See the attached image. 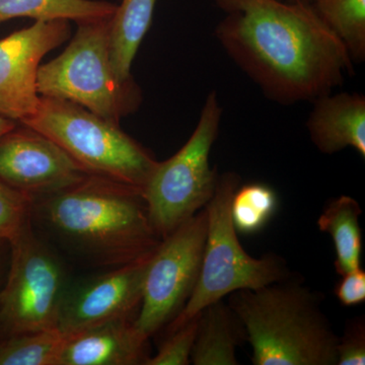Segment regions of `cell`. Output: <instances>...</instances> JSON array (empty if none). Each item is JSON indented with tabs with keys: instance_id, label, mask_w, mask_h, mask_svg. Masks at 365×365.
<instances>
[{
	"instance_id": "1",
	"label": "cell",
	"mask_w": 365,
	"mask_h": 365,
	"mask_svg": "<svg viewBox=\"0 0 365 365\" xmlns=\"http://www.w3.org/2000/svg\"><path fill=\"white\" fill-rule=\"evenodd\" d=\"M218 44L266 98L314 102L353 74L345 46L304 0H215Z\"/></svg>"
},
{
	"instance_id": "2",
	"label": "cell",
	"mask_w": 365,
	"mask_h": 365,
	"mask_svg": "<svg viewBox=\"0 0 365 365\" xmlns=\"http://www.w3.org/2000/svg\"><path fill=\"white\" fill-rule=\"evenodd\" d=\"M31 217L72 253L101 267L145 258L162 240L143 190L95 175L34 197Z\"/></svg>"
},
{
	"instance_id": "3",
	"label": "cell",
	"mask_w": 365,
	"mask_h": 365,
	"mask_svg": "<svg viewBox=\"0 0 365 365\" xmlns=\"http://www.w3.org/2000/svg\"><path fill=\"white\" fill-rule=\"evenodd\" d=\"M254 365H337L338 337L321 297L290 276L258 289L230 294Z\"/></svg>"
},
{
	"instance_id": "4",
	"label": "cell",
	"mask_w": 365,
	"mask_h": 365,
	"mask_svg": "<svg viewBox=\"0 0 365 365\" xmlns=\"http://www.w3.org/2000/svg\"><path fill=\"white\" fill-rule=\"evenodd\" d=\"M20 124L39 132L91 175L143 189L158 160L120 128L78 104L42 97Z\"/></svg>"
},
{
	"instance_id": "5",
	"label": "cell",
	"mask_w": 365,
	"mask_h": 365,
	"mask_svg": "<svg viewBox=\"0 0 365 365\" xmlns=\"http://www.w3.org/2000/svg\"><path fill=\"white\" fill-rule=\"evenodd\" d=\"M241 184V177L234 172L218 177L215 194L204 207L207 237L198 281L187 304L168 325V332L237 290L258 289L292 276L287 262L278 255L255 258L242 248L230 212L232 196Z\"/></svg>"
},
{
	"instance_id": "6",
	"label": "cell",
	"mask_w": 365,
	"mask_h": 365,
	"mask_svg": "<svg viewBox=\"0 0 365 365\" xmlns=\"http://www.w3.org/2000/svg\"><path fill=\"white\" fill-rule=\"evenodd\" d=\"M111 19L78 24L66 49L40 66L37 88L42 97L69 101L119 125L140 105L141 91L135 81H120L113 69Z\"/></svg>"
},
{
	"instance_id": "7",
	"label": "cell",
	"mask_w": 365,
	"mask_h": 365,
	"mask_svg": "<svg viewBox=\"0 0 365 365\" xmlns=\"http://www.w3.org/2000/svg\"><path fill=\"white\" fill-rule=\"evenodd\" d=\"M222 111L217 93L210 91L187 143L169 160L158 162L143 187L151 225L160 239L202 210L215 194L220 174L211 168L210 153Z\"/></svg>"
},
{
	"instance_id": "8",
	"label": "cell",
	"mask_w": 365,
	"mask_h": 365,
	"mask_svg": "<svg viewBox=\"0 0 365 365\" xmlns=\"http://www.w3.org/2000/svg\"><path fill=\"white\" fill-rule=\"evenodd\" d=\"M9 245V267L0 287V341L57 329L66 289L58 257L35 232L32 220Z\"/></svg>"
},
{
	"instance_id": "9",
	"label": "cell",
	"mask_w": 365,
	"mask_h": 365,
	"mask_svg": "<svg viewBox=\"0 0 365 365\" xmlns=\"http://www.w3.org/2000/svg\"><path fill=\"white\" fill-rule=\"evenodd\" d=\"M207 237L205 208L160 240L151 255L135 326L150 340L169 325L194 292Z\"/></svg>"
},
{
	"instance_id": "10",
	"label": "cell",
	"mask_w": 365,
	"mask_h": 365,
	"mask_svg": "<svg viewBox=\"0 0 365 365\" xmlns=\"http://www.w3.org/2000/svg\"><path fill=\"white\" fill-rule=\"evenodd\" d=\"M68 21H35L0 39V115L23 121L40 102L37 76L46 54L69 39Z\"/></svg>"
},
{
	"instance_id": "11",
	"label": "cell",
	"mask_w": 365,
	"mask_h": 365,
	"mask_svg": "<svg viewBox=\"0 0 365 365\" xmlns=\"http://www.w3.org/2000/svg\"><path fill=\"white\" fill-rule=\"evenodd\" d=\"M151 255L112 268L76 287H66L57 329L69 335L115 319L136 318Z\"/></svg>"
},
{
	"instance_id": "12",
	"label": "cell",
	"mask_w": 365,
	"mask_h": 365,
	"mask_svg": "<svg viewBox=\"0 0 365 365\" xmlns=\"http://www.w3.org/2000/svg\"><path fill=\"white\" fill-rule=\"evenodd\" d=\"M88 172L51 139L19 123L0 137V180L34 197L52 193Z\"/></svg>"
},
{
	"instance_id": "13",
	"label": "cell",
	"mask_w": 365,
	"mask_h": 365,
	"mask_svg": "<svg viewBox=\"0 0 365 365\" xmlns=\"http://www.w3.org/2000/svg\"><path fill=\"white\" fill-rule=\"evenodd\" d=\"M136 318L115 319L69 334L59 365H137L148 360V339Z\"/></svg>"
},
{
	"instance_id": "14",
	"label": "cell",
	"mask_w": 365,
	"mask_h": 365,
	"mask_svg": "<svg viewBox=\"0 0 365 365\" xmlns=\"http://www.w3.org/2000/svg\"><path fill=\"white\" fill-rule=\"evenodd\" d=\"M307 128L324 155L353 148L365 158V98L359 93H327L314 102Z\"/></svg>"
},
{
	"instance_id": "15",
	"label": "cell",
	"mask_w": 365,
	"mask_h": 365,
	"mask_svg": "<svg viewBox=\"0 0 365 365\" xmlns=\"http://www.w3.org/2000/svg\"><path fill=\"white\" fill-rule=\"evenodd\" d=\"M246 342L241 319L227 302L218 300L198 314L191 364L237 365V348Z\"/></svg>"
},
{
	"instance_id": "16",
	"label": "cell",
	"mask_w": 365,
	"mask_h": 365,
	"mask_svg": "<svg viewBox=\"0 0 365 365\" xmlns=\"http://www.w3.org/2000/svg\"><path fill=\"white\" fill-rule=\"evenodd\" d=\"M158 0H121L110 25L113 69L122 83L134 81L132 63L153 21Z\"/></svg>"
},
{
	"instance_id": "17",
	"label": "cell",
	"mask_w": 365,
	"mask_h": 365,
	"mask_svg": "<svg viewBox=\"0 0 365 365\" xmlns=\"http://www.w3.org/2000/svg\"><path fill=\"white\" fill-rule=\"evenodd\" d=\"M359 203L350 196L334 198L319 216V230L330 235L335 248V270L340 276L361 268L362 232Z\"/></svg>"
},
{
	"instance_id": "18",
	"label": "cell",
	"mask_w": 365,
	"mask_h": 365,
	"mask_svg": "<svg viewBox=\"0 0 365 365\" xmlns=\"http://www.w3.org/2000/svg\"><path fill=\"white\" fill-rule=\"evenodd\" d=\"M116 7L103 0H0V24L18 18L79 24L112 18Z\"/></svg>"
},
{
	"instance_id": "19",
	"label": "cell",
	"mask_w": 365,
	"mask_h": 365,
	"mask_svg": "<svg viewBox=\"0 0 365 365\" xmlns=\"http://www.w3.org/2000/svg\"><path fill=\"white\" fill-rule=\"evenodd\" d=\"M322 21L345 46L353 63L365 59V0H312Z\"/></svg>"
},
{
	"instance_id": "20",
	"label": "cell",
	"mask_w": 365,
	"mask_h": 365,
	"mask_svg": "<svg viewBox=\"0 0 365 365\" xmlns=\"http://www.w3.org/2000/svg\"><path fill=\"white\" fill-rule=\"evenodd\" d=\"M66 337L53 329L0 341V365H59Z\"/></svg>"
},
{
	"instance_id": "21",
	"label": "cell",
	"mask_w": 365,
	"mask_h": 365,
	"mask_svg": "<svg viewBox=\"0 0 365 365\" xmlns=\"http://www.w3.org/2000/svg\"><path fill=\"white\" fill-rule=\"evenodd\" d=\"M277 208L278 196L272 187L260 182L240 185L230 205L232 220L237 234L260 232L271 222Z\"/></svg>"
},
{
	"instance_id": "22",
	"label": "cell",
	"mask_w": 365,
	"mask_h": 365,
	"mask_svg": "<svg viewBox=\"0 0 365 365\" xmlns=\"http://www.w3.org/2000/svg\"><path fill=\"white\" fill-rule=\"evenodd\" d=\"M33 197L0 180V239L13 241L31 220Z\"/></svg>"
},
{
	"instance_id": "23",
	"label": "cell",
	"mask_w": 365,
	"mask_h": 365,
	"mask_svg": "<svg viewBox=\"0 0 365 365\" xmlns=\"http://www.w3.org/2000/svg\"><path fill=\"white\" fill-rule=\"evenodd\" d=\"M198 314L184 325L170 331L157 354L148 357L144 365H188L195 342Z\"/></svg>"
},
{
	"instance_id": "24",
	"label": "cell",
	"mask_w": 365,
	"mask_h": 365,
	"mask_svg": "<svg viewBox=\"0 0 365 365\" xmlns=\"http://www.w3.org/2000/svg\"><path fill=\"white\" fill-rule=\"evenodd\" d=\"M365 364V321L364 317L348 322L338 339L337 365Z\"/></svg>"
},
{
	"instance_id": "25",
	"label": "cell",
	"mask_w": 365,
	"mask_h": 365,
	"mask_svg": "<svg viewBox=\"0 0 365 365\" xmlns=\"http://www.w3.org/2000/svg\"><path fill=\"white\" fill-rule=\"evenodd\" d=\"M336 297L342 306L355 307L365 302V272L359 268L342 275L335 289Z\"/></svg>"
},
{
	"instance_id": "26",
	"label": "cell",
	"mask_w": 365,
	"mask_h": 365,
	"mask_svg": "<svg viewBox=\"0 0 365 365\" xmlns=\"http://www.w3.org/2000/svg\"><path fill=\"white\" fill-rule=\"evenodd\" d=\"M9 260V245L4 240L0 239V287L6 278Z\"/></svg>"
},
{
	"instance_id": "27",
	"label": "cell",
	"mask_w": 365,
	"mask_h": 365,
	"mask_svg": "<svg viewBox=\"0 0 365 365\" xmlns=\"http://www.w3.org/2000/svg\"><path fill=\"white\" fill-rule=\"evenodd\" d=\"M18 122L14 121V120L9 119V118L4 117L0 115V137L4 135V134L9 133V131L13 130L16 128Z\"/></svg>"
},
{
	"instance_id": "28",
	"label": "cell",
	"mask_w": 365,
	"mask_h": 365,
	"mask_svg": "<svg viewBox=\"0 0 365 365\" xmlns=\"http://www.w3.org/2000/svg\"><path fill=\"white\" fill-rule=\"evenodd\" d=\"M290 1H295V0H290ZM304 1H309V2H311L312 0H304Z\"/></svg>"
}]
</instances>
